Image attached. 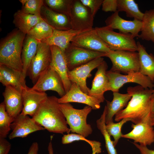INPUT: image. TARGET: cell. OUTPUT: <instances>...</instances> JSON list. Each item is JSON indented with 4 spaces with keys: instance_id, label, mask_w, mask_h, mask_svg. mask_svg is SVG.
<instances>
[{
    "instance_id": "6da1fadb",
    "label": "cell",
    "mask_w": 154,
    "mask_h": 154,
    "mask_svg": "<svg viewBox=\"0 0 154 154\" xmlns=\"http://www.w3.org/2000/svg\"><path fill=\"white\" fill-rule=\"evenodd\" d=\"M153 89L139 85L128 87L127 92L131 98L126 107L115 116V120L118 122L128 118L136 124L149 119L152 112L151 97Z\"/></svg>"
},
{
    "instance_id": "7a4b0ae2",
    "label": "cell",
    "mask_w": 154,
    "mask_h": 154,
    "mask_svg": "<svg viewBox=\"0 0 154 154\" xmlns=\"http://www.w3.org/2000/svg\"><path fill=\"white\" fill-rule=\"evenodd\" d=\"M58 98L54 96H48L32 118L49 132L68 134L71 131L60 109Z\"/></svg>"
},
{
    "instance_id": "3957f363",
    "label": "cell",
    "mask_w": 154,
    "mask_h": 154,
    "mask_svg": "<svg viewBox=\"0 0 154 154\" xmlns=\"http://www.w3.org/2000/svg\"><path fill=\"white\" fill-rule=\"evenodd\" d=\"M26 35L17 29L13 30L1 40L0 65H4L22 71V51Z\"/></svg>"
},
{
    "instance_id": "277c9868",
    "label": "cell",
    "mask_w": 154,
    "mask_h": 154,
    "mask_svg": "<svg viewBox=\"0 0 154 154\" xmlns=\"http://www.w3.org/2000/svg\"><path fill=\"white\" fill-rule=\"evenodd\" d=\"M59 105L72 132L85 137L92 133V127L86 122L87 117L92 109L91 107L87 105L82 109H78L74 108L70 103Z\"/></svg>"
},
{
    "instance_id": "5b68a950",
    "label": "cell",
    "mask_w": 154,
    "mask_h": 154,
    "mask_svg": "<svg viewBox=\"0 0 154 154\" xmlns=\"http://www.w3.org/2000/svg\"><path fill=\"white\" fill-rule=\"evenodd\" d=\"M95 29L99 36L112 50L137 51V43L135 37L131 34L115 32L106 26L96 27Z\"/></svg>"
},
{
    "instance_id": "8992f818",
    "label": "cell",
    "mask_w": 154,
    "mask_h": 154,
    "mask_svg": "<svg viewBox=\"0 0 154 154\" xmlns=\"http://www.w3.org/2000/svg\"><path fill=\"white\" fill-rule=\"evenodd\" d=\"M112 63L110 70L127 74L139 72L140 65L137 52L125 50H111L106 53Z\"/></svg>"
},
{
    "instance_id": "52a82bcc",
    "label": "cell",
    "mask_w": 154,
    "mask_h": 154,
    "mask_svg": "<svg viewBox=\"0 0 154 154\" xmlns=\"http://www.w3.org/2000/svg\"><path fill=\"white\" fill-rule=\"evenodd\" d=\"M106 74L109 80L108 91L113 92H118L124 84L130 82L138 84L145 88H154V82L139 72H131L124 75L110 70L107 71Z\"/></svg>"
},
{
    "instance_id": "ba28073f",
    "label": "cell",
    "mask_w": 154,
    "mask_h": 154,
    "mask_svg": "<svg viewBox=\"0 0 154 154\" xmlns=\"http://www.w3.org/2000/svg\"><path fill=\"white\" fill-rule=\"evenodd\" d=\"M51 59L50 46L38 42L36 54L30 64L27 74L34 84L41 74L49 67Z\"/></svg>"
},
{
    "instance_id": "9c48e42d",
    "label": "cell",
    "mask_w": 154,
    "mask_h": 154,
    "mask_svg": "<svg viewBox=\"0 0 154 154\" xmlns=\"http://www.w3.org/2000/svg\"><path fill=\"white\" fill-rule=\"evenodd\" d=\"M94 16L80 0H72L69 17L72 29L81 32L92 29Z\"/></svg>"
},
{
    "instance_id": "30bf717a",
    "label": "cell",
    "mask_w": 154,
    "mask_h": 154,
    "mask_svg": "<svg viewBox=\"0 0 154 154\" xmlns=\"http://www.w3.org/2000/svg\"><path fill=\"white\" fill-rule=\"evenodd\" d=\"M64 54L69 71L87 63L98 57L106 56V53L92 51L76 46L70 42Z\"/></svg>"
},
{
    "instance_id": "8fae6325",
    "label": "cell",
    "mask_w": 154,
    "mask_h": 154,
    "mask_svg": "<svg viewBox=\"0 0 154 154\" xmlns=\"http://www.w3.org/2000/svg\"><path fill=\"white\" fill-rule=\"evenodd\" d=\"M71 42L92 51L107 53L112 50L99 36L95 28L80 33L74 37Z\"/></svg>"
},
{
    "instance_id": "7c38bea8",
    "label": "cell",
    "mask_w": 154,
    "mask_h": 154,
    "mask_svg": "<svg viewBox=\"0 0 154 154\" xmlns=\"http://www.w3.org/2000/svg\"><path fill=\"white\" fill-rule=\"evenodd\" d=\"M31 88L41 92L48 90L54 91L61 97L66 94L61 78L50 66L41 74Z\"/></svg>"
},
{
    "instance_id": "4fadbf2b",
    "label": "cell",
    "mask_w": 154,
    "mask_h": 154,
    "mask_svg": "<svg viewBox=\"0 0 154 154\" xmlns=\"http://www.w3.org/2000/svg\"><path fill=\"white\" fill-rule=\"evenodd\" d=\"M11 128L12 131L9 136L10 139L24 138L34 132L45 129L29 116L21 113L11 123Z\"/></svg>"
},
{
    "instance_id": "5bb4252c",
    "label": "cell",
    "mask_w": 154,
    "mask_h": 154,
    "mask_svg": "<svg viewBox=\"0 0 154 154\" xmlns=\"http://www.w3.org/2000/svg\"><path fill=\"white\" fill-rule=\"evenodd\" d=\"M103 57L97 58L88 62L69 71L68 78L70 82L78 85L81 90L88 94L90 89L86 85L87 78L91 76V72L103 62Z\"/></svg>"
},
{
    "instance_id": "9a60e30c",
    "label": "cell",
    "mask_w": 154,
    "mask_h": 154,
    "mask_svg": "<svg viewBox=\"0 0 154 154\" xmlns=\"http://www.w3.org/2000/svg\"><path fill=\"white\" fill-rule=\"evenodd\" d=\"M119 13L117 11L107 18L105 21L106 26L113 30L117 29L120 33L139 37L142 25V21L135 19L126 20L120 17Z\"/></svg>"
},
{
    "instance_id": "2e32d148",
    "label": "cell",
    "mask_w": 154,
    "mask_h": 154,
    "mask_svg": "<svg viewBox=\"0 0 154 154\" xmlns=\"http://www.w3.org/2000/svg\"><path fill=\"white\" fill-rule=\"evenodd\" d=\"M149 119L139 123L132 124V130L123 134L122 137L132 139L134 143L147 146L154 142V129L149 122Z\"/></svg>"
},
{
    "instance_id": "e0dca14e",
    "label": "cell",
    "mask_w": 154,
    "mask_h": 154,
    "mask_svg": "<svg viewBox=\"0 0 154 154\" xmlns=\"http://www.w3.org/2000/svg\"><path fill=\"white\" fill-rule=\"evenodd\" d=\"M21 94L23 108L21 114L32 117L48 97L45 92H40L27 86L22 90Z\"/></svg>"
},
{
    "instance_id": "ac0fdd59",
    "label": "cell",
    "mask_w": 154,
    "mask_h": 154,
    "mask_svg": "<svg viewBox=\"0 0 154 154\" xmlns=\"http://www.w3.org/2000/svg\"><path fill=\"white\" fill-rule=\"evenodd\" d=\"M72 83L70 90L64 96L58 98L59 104L77 102L86 104L92 109L100 108L101 103L98 99L84 93L76 84Z\"/></svg>"
},
{
    "instance_id": "d6986e66",
    "label": "cell",
    "mask_w": 154,
    "mask_h": 154,
    "mask_svg": "<svg viewBox=\"0 0 154 154\" xmlns=\"http://www.w3.org/2000/svg\"><path fill=\"white\" fill-rule=\"evenodd\" d=\"M52 59L50 67L56 71L61 78L66 93L70 89L72 82L68 76L69 71L64 52L58 47L50 46Z\"/></svg>"
},
{
    "instance_id": "ffe728a7",
    "label": "cell",
    "mask_w": 154,
    "mask_h": 154,
    "mask_svg": "<svg viewBox=\"0 0 154 154\" xmlns=\"http://www.w3.org/2000/svg\"><path fill=\"white\" fill-rule=\"evenodd\" d=\"M108 66L104 60L97 68V70L92 82L88 95L98 99L101 103L105 98L104 94L108 91L109 80L106 74Z\"/></svg>"
},
{
    "instance_id": "44dd1931",
    "label": "cell",
    "mask_w": 154,
    "mask_h": 154,
    "mask_svg": "<svg viewBox=\"0 0 154 154\" xmlns=\"http://www.w3.org/2000/svg\"><path fill=\"white\" fill-rule=\"evenodd\" d=\"M21 91L13 86H7L3 93L6 111L14 119L21 113L23 110Z\"/></svg>"
},
{
    "instance_id": "7402d4cb",
    "label": "cell",
    "mask_w": 154,
    "mask_h": 154,
    "mask_svg": "<svg viewBox=\"0 0 154 154\" xmlns=\"http://www.w3.org/2000/svg\"><path fill=\"white\" fill-rule=\"evenodd\" d=\"M41 15L54 29L65 31L72 29L68 16L54 11L44 3L41 9Z\"/></svg>"
},
{
    "instance_id": "603a6c76",
    "label": "cell",
    "mask_w": 154,
    "mask_h": 154,
    "mask_svg": "<svg viewBox=\"0 0 154 154\" xmlns=\"http://www.w3.org/2000/svg\"><path fill=\"white\" fill-rule=\"evenodd\" d=\"M0 82L4 86H11L20 90L27 86L22 72L0 65Z\"/></svg>"
},
{
    "instance_id": "cb8c5ba5",
    "label": "cell",
    "mask_w": 154,
    "mask_h": 154,
    "mask_svg": "<svg viewBox=\"0 0 154 154\" xmlns=\"http://www.w3.org/2000/svg\"><path fill=\"white\" fill-rule=\"evenodd\" d=\"M113 99L111 101L106 100V124L113 121V117L127 106L131 98V95L127 93L121 94L118 92H113Z\"/></svg>"
},
{
    "instance_id": "d4e9b609",
    "label": "cell",
    "mask_w": 154,
    "mask_h": 154,
    "mask_svg": "<svg viewBox=\"0 0 154 154\" xmlns=\"http://www.w3.org/2000/svg\"><path fill=\"white\" fill-rule=\"evenodd\" d=\"M81 32L72 29L60 31L54 29L52 36L41 42L50 46H56L64 52L73 38Z\"/></svg>"
},
{
    "instance_id": "484cf974",
    "label": "cell",
    "mask_w": 154,
    "mask_h": 154,
    "mask_svg": "<svg viewBox=\"0 0 154 154\" xmlns=\"http://www.w3.org/2000/svg\"><path fill=\"white\" fill-rule=\"evenodd\" d=\"M38 42L35 39L27 34L24 40L21 54L23 65L22 75L25 79L30 64L36 55Z\"/></svg>"
},
{
    "instance_id": "4316f807",
    "label": "cell",
    "mask_w": 154,
    "mask_h": 154,
    "mask_svg": "<svg viewBox=\"0 0 154 154\" xmlns=\"http://www.w3.org/2000/svg\"><path fill=\"white\" fill-rule=\"evenodd\" d=\"M137 43L140 65L139 72L148 76L154 82V56L151 53H148L145 48L140 42Z\"/></svg>"
},
{
    "instance_id": "83f0119b",
    "label": "cell",
    "mask_w": 154,
    "mask_h": 154,
    "mask_svg": "<svg viewBox=\"0 0 154 154\" xmlns=\"http://www.w3.org/2000/svg\"><path fill=\"white\" fill-rule=\"evenodd\" d=\"M43 19L41 16L27 14L21 9L14 13L13 23L18 29L27 34L35 25Z\"/></svg>"
},
{
    "instance_id": "f1b7e54d",
    "label": "cell",
    "mask_w": 154,
    "mask_h": 154,
    "mask_svg": "<svg viewBox=\"0 0 154 154\" xmlns=\"http://www.w3.org/2000/svg\"><path fill=\"white\" fill-rule=\"evenodd\" d=\"M142 22V25L139 37L154 43V9L145 12Z\"/></svg>"
},
{
    "instance_id": "f546056e",
    "label": "cell",
    "mask_w": 154,
    "mask_h": 154,
    "mask_svg": "<svg viewBox=\"0 0 154 154\" xmlns=\"http://www.w3.org/2000/svg\"><path fill=\"white\" fill-rule=\"evenodd\" d=\"M117 11L125 12L127 17L140 21H142L144 15L133 0H117Z\"/></svg>"
},
{
    "instance_id": "4dcf8cb0",
    "label": "cell",
    "mask_w": 154,
    "mask_h": 154,
    "mask_svg": "<svg viewBox=\"0 0 154 154\" xmlns=\"http://www.w3.org/2000/svg\"><path fill=\"white\" fill-rule=\"evenodd\" d=\"M54 29L43 19L35 25L27 34L40 42L50 37Z\"/></svg>"
},
{
    "instance_id": "1f68e13d",
    "label": "cell",
    "mask_w": 154,
    "mask_h": 154,
    "mask_svg": "<svg viewBox=\"0 0 154 154\" xmlns=\"http://www.w3.org/2000/svg\"><path fill=\"white\" fill-rule=\"evenodd\" d=\"M106 114V108L105 106L102 114L99 119L96 121L98 128L103 135L105 142V146L108 154H117L113 141L106 128L105 119Z\"/></svg>"
},
{
    "instance_id": "d6a6232c",
    "label": "cell",
    "mask_w": 154,
    "mask_h": 154,
    "mask_svg": "<svg viewBox=\"0 0 154 154\" xmlns=\"http://www.w3.org/2000/svg\"><path fill=\"white\" fill-rule=\"evenodd\" d=\"M79 140L84 141L88 143L92 148V153L96 154L101 152V143L98 141L89 140L80 135L75 133L64 135L62 138V143L63 144Z\"/></svg>"
},
{
    "instance_id": "836d02e7",
    "label": "cell",
    "mask_w": 154,
    "mask_h": 154,
    "mask_svg": "<svg viewBox=\"0 0 154 154\" xmlns=\"http://www.w3.org/2000/svg\"><path fill=\"white\" fill-rule=\"evenodd\" d=\"M72 0H45L44 4L49 8L58 13L69 17Z\"/></svg>"
},
{
    "instance_id": "e575fe53",
    "label": "cell",
    "mask_w": 154,
    "mask_h": 154,
    "mask_svg": "<svg viewBox=\"0 0 154 154\" xmlns=\"http://www.w3.org/2000/svg\"><path fill=\"white\" fill-rule=\"evenodd\" d=\"M14 119L6 112L3 102L0 104V137L6 138L11 129V125Z\"/></svg>"
},
{
    "instance_id": "d590c367",
    "label": "cell",
    "mask_w": 154,
    "mask_h": 154,
    "mask_svg": "<svg viewBox=\"0 0 154 154\" xmlns=\"http://www.w3.org/2000/svg\"><path fill=\"white\" fill-rule=\"evenodd\" d=\"M129 121H131L130 119L124 118L117 123H114L113 121H112L106 124V131L109 135L112 136L114 139L113 143L115 147L123 135L121 131L122 127L125 123Z\"/></svg>"
},
{
    "instance_id": "8d00e7d4",
    "label": "cell",
    "mask_w": 154,
    "mask_h": 154,
    "mask_svg": "<svg viewBox=\"0 0 154 154\" xmlns=\"http://www.w3.org/2000/svg\"><path fill=\"white\" fill-rule=\"evenodd\" d=\"M22 5L21 10L30 14L41 15L42 8L44 4L43 0H20Z\"/></svg>"
},
{
    "instance_id": "74e56055",
    "label": "cell",
    "mask_w": 154,
    "mask_h": 154,
    "mask_svg": "<svg viewBox=\"0 0 154 154\" xmlns=\"http://www.w3.org/2000/svg\"><path fill=\"white\" fill-rule=\"evenodd\" d=\"M82 4L88 8L94 17L102 6L103 0H80Z\"/></svg>"
},
{
    "instance_id": "f35d334b",
    "label": "cell",
    "mask_w": 154,
    "mask_h": 154,
    "mask_svg": "<svg viewBox=\"0 0 154 154\" xmlns=\"http://www.w3.org/2000/svg\"><path fill=\"white\" fill-rule=\"evenodd\" d=\"M102 10L105 12L117 11V0H103L102 4Z\"/></svg>"
},
{
    "instance_id": "ab89813d",
    "label": "cell",
    "mask_w": 154,
    "mask_h": 154,
    "mask_svg": "<svg viewBox=\"0 0 154 154\" xmlns=\"http://www.w3.org/2000/svg\"><path fill=\"white\" fill-rule=\"evenodd\" d=\"M11 147V144L5 138L0 137V154H8Z\"/></svg>"
},
{
    "instance_id": "60d3db41",
    "label": "cell",
    "mask_w": 154,
    "mask_h": 154,
    "mask_svg": "<svg viewBox=\"0 0 154 154\" xmlns=\"http://www.w3.org/2000/svg\"><path fill=\"white\" fill-rule=\"evenodd\" d=\"M132 143L139 150L140 154H154V150L149 149L147 146L133 142Z\"/></svg>"
},
{
    "instance_id": "b9f144b4",
    "label": "cell",
    "mask_w": 154,
    "mask_h": 154,
    "mask_svg": "<svg viewBox=\"0 0 154 154\" xmlns=\"http://www.w3.org/2000/svg\"><path fill=\"white\" fill-rule=\"evenodd\" d=\"M39 146L36 142H33L30 146L27 154H38Z\"/></svg>"
},
{
    "instance_id": "7bdbcfd3",
    "label": "cell",
    "mask_w": 154,
    "mask_h": 154,
    "mask_svg": "<svg viewBox=\"0 0 154 154\" xmlns=\"http://www.w3.org/2000/svg\"><path fill=\"white\" fill-rule=\"evenodd\" d=\"M53 137L52 135H51L50 136V141L48 143V154H54L52 143V140Z\"/></svg>"
},
{
    "instance_id": "ee69618b",
    "label": "cell",
    "mask_w": 154,
    "mask_h": 154,
    "mask_svg": "<svg viewBox=\"0 0 154 154\" xmlns=\"http://www.w3.org/2000/svg\"><path fill=\"white\" fill-rule=\"evenodd\" d=\"M150 124L152 126H154V112H152L149 119Z\"/></svg>"
},
{
    "instance_id": "f6af8a7d",
    "label": "cell",
    "mask_w": 154,
    "mask_h": 154,
    "mask_svg": "<svg viewBox=\"0 0 154 154\" xmlns=\"http://www.w3.org/2000/svg\"><path fill=\"white\" fill-rule=\"evenodd\" d=\"M151 99L152 101V112H154V89L153 90Z\"/></svg>"
}]
</instances>
